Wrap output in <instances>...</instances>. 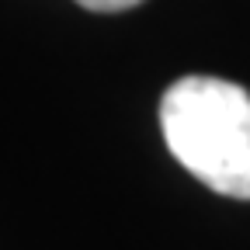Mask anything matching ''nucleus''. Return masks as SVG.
<instances>
[{
	"label": "nucleus",
	"mask_w": 250,
	"mask_h": 250,
	"mask_svg": "<svg viewBox=\"0 0 250 250\" xmlns=\"http://www.w3.org/2000/svg\"><path fill=\"white\" fill-rule=\"evenodd\" d=\"M174 160L212 191L250 202V94L219 77H181L160 101Z\"/></svg>",
	"instance_id": "1"
},
{
	"label": "nucleus",
	"mask_w": 250,
	"mask_h": 250,
	"mask_svg": "<svg viewBox=\"0 0 250 250\" xmlns=\"http://www.w3.org/2000/svg\"><path fill=\"white\" fill-rule=\"evenodd\" d=\"M77 4L87 11H98V14H115V11H129V7L143 4V0H77Z\"/></svg>",
	"instance_id": "2"
}]
</instances>
